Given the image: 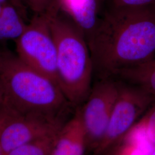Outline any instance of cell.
<instances>
[{"instance_id":"9","label":"cell","mask_w":155,"mask_h":155,"mask_svg":"<svg viewBox=\"0 0 155 155\" xmlns=\"http://www.w3.org/2000/svg\"><path fill=\"white\" fill-rule=\"evenodd\" d=\"M87 150L86 135L77 108L59 130L53 155H84Z\"/></svg>"},{"instance_id":"11","label":"cell","mask_w":155,"mask_h":155,"mask_svg":"<svg viewBox=\"0 0 155 155\" xmlns=\"http://www.w3.org/2000/svg\"><path fill=\"white\" fill-rule=\"evenodd\" d=\"M27 22L20 11L11 4L3 5L0 13V41H16L24 32Z\"/></svg>"},{"instance_id":"16","label":"cell","mask_w":155,"mask_h":155,"mask_svg":"<svg viewBox=\"0 0 155 155\" xmlns=\"http://www.w3.org/2000/svg\"><path fill=\"white\" fill-rule=\"evenodd\" d=\"M103 155H127L121 143H118Z\"/></svg>"},{"instance_id":"21","label":"cell","mask_w":155,"mask_h":155,"mask_svg":"<svg viewBox=\"0 0 155 155\" xmlns=\"http://www.w3.org/2000/svg\"><path fill=\"white\" fill-rule=\"evenodd\" d=\"M101 2H102V1H104V0H101Z\"/></svg>"},{"instance_id":"18","label":"cell","mask_w":155,"mask_h":155,"mask_svg":"<svg viewBox=\"0 0 155 155\" xmlns=\"http://www.w3.org/2000/svg\"><path fill=\"white\" fill-rule=\"evenodd\" d=\"M0 155H6L4 150H2V148L1 144H0Z\"/></svg>"},{"instance_id":"3","label":"cell","mask_w":155,"mask_h":155,"mask_svg":"<svg viewBox=\"0 0 155 155\" xmlns=\"http://www.w3.org/2000/svg\"><path fill=\"white\" fill-rule=\"evenodd\" d=\"M56 47L57 83L72 107L82 105L92 87L93 63L82 31L53 5L45 12Z\"/></svg>"},{"instance_id":"10","label":"cell","mask_w":155,"mask_h":155,"mask_svg":"<svg viewBox=\"0 0 155 155\" xmlns=\"http://www.w3.org/2000/svg\"><path fill=\"white\" fill-rule=\"evenodd\" d=\"M115 79L140 87L155 102V55L141 64L120 71Z\"/></svg>"},{"instance_id":"4","label":"cell","mask_w":155,"mask_h":155,"mask_svg":"<svg viewBox=\"0 0 155 155\" xmlns=\"http://www.w3.org/2000/svg\"><path fill=\"white\" fill-rule=\"evenodd\" d=\"M118 81V94L105 133L93 155H103L121 142L154 102L150 95L140 87Z\"/></svg>"},{"instance_id":"14","label":"cell","mask_w":155,"mask_h":155,"mask_svg":"<svg viewBox=\"0 0 155 155\" xmlns=\"http://www.w3.org/2000/svg\"><path fill=\"white\" fill-rule=\"evenodd\" d=\"M150 141L155 145V102L139 120Z\"/></svg>"},{"instance_id":"8","label":"cell","mask_w":155,"mask_h":155,"mask_svg":"<svg viewBox=\"0 0 155 155\" xmlns=\"http://www.w3.org/2000/svg\"><path fill=\"white\" fill-rule=\"evenodd\" d=\"M101 0H52V5L84 35L87 41L99 22Z\"/></svg>"},{"instance_id":"12","label":"cell","mask_w":155,"mask_h":155,"mask_svg":"<svg viewBox=\"0 0 155 155\" xmlns=\"http://www.w3.org/2000/svg\"><path fill=\"white\" fill-rule=\"evenodd\" d=\"M59 131L21 145L6 155H53Z\"/></svg>"},{"instance_id":"6","label":"cell","mask_w":155,"mask_h":155,"mask_svg":"<svg viewBox=\"0 0 155 155\" xmlns=\"http://www.w3.org/2000/svg\"><path fill=\"white\" fill-rule=\"evenodd\" d=\"M15 42L22 61L57 83L55 41L45 12L35 14Z\"/></svg>"},{"instance_id":"5","label":"cell","mask_w":155,"mask_h":155,"mask_svg":"<svg viewBox=\"0 0 155 155\" xmlns=\"http://www.w3.org/2000/svg\"><path fill=\"white\" fill-rule=\"evenodd\" d=\"M68 117L18 112L4 101L0 107V144L5 155L31 141L58 132Z\"/></svg>"},{"instance_id":"1","label":"cell","mask_w":155,"mask_h":155,"mask_svg":"<svg viewBox=\"0 0 155 155\" xmlns=\"http://www.w3.org/2000/svg\"><path fill=\"white\" fill-rule=\"evenodd\" d=\"M93 74L115 79L155 55V5L111 6L89 39Z\"/></svg>"},{"instance_id":"17","label":"cell","mask_w":155,"mask_h":155,"mask_svg":"<svg viewBox=\"0 0 155 155\" xmlns=\"http://www.w3.org/2000/svg\"><path fill=\"white\" fill-rule=\"evenodd\" d=\"M5 101V93L2 84L0 81V107L2 105Z\"/></svg>"},{"instance_id":"2","label":"cell","mask_w":155,"mask_h":155,"mask_svg":"<svg viewBox=\"0 0 155 155\" xmlns=\"http://www.w3.org/2000/svg\"><path fill=\"white\" fill-rule=\"evenodd\" d=\"M0 81L4 101L18 112L68 117L72 106L57 83L9 51L0 50Z\"/></svg>"},{"instance_id":"19","label":"cell","mask_w":155,"mask_h":155,"mask_svg":"<svg viewBox=\"0 0 155 155\" xmlns=\"http://www.w3.org/2000/svg\"><path fill=\"white\" fill-rule=\"evenodd\" d=\"M2 8H3V5H0V13H1V11H2Z\"/></svg>"},{"instance_id":"15","label":"cell","mask_w":155,"mask_h":155,"mask_svg":"<svg viewBox=\"0 0 155 155\" xmlns=\"http://www.w3.org/2000/svg\"><path fill=\"white\" fill-rule=\"evenodd\" d=\"M111 4L117 6L143 7L155 5V0H111Z\"/></svg>"},{"instance_id":"13","label":"cell","mask_w":155,"mask_h":155,"mask_svg":"<svg viewBox=\"0 0 155 155\" xmlns=\"http://www.w3.org/2000/svg\"><path fill=\"white\" fill-rule=\"evenodd\" d=\"M11 4L23 13L25 8H29L35 14L44 13L52 5V0H0V5Z\"/></svg>"},{"instance_id":"7","label":"cell","mask_w":155,"mask_h":155,"mask_svg":"<svg viewBox=\"0 0 155 155\" xmlns=\"http://www.w3.org/2000/svg\"><path fill=\"white\" fill-rule=\"evenodd\" d=\"M118 91V81L99 79L92 86L86 100L77 107L87 138V150L94 152L107 126Z\"/></svg>"},{"instance_id":"20","label":"cell","mask_w":155,"mask_h":155,"mask_svg":"<svg viewBox=\"0 0 155 155\" xmlns=\"http://www.w3.org/2000/svg\"><path fill=\"white\" fill-rule=\"evenodd\" d=\"M152 155H155V149L154 150H153V153H152Z\"/></svg>"}]
</instances>
